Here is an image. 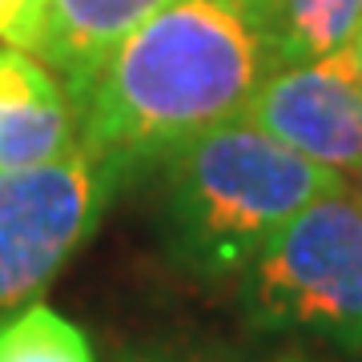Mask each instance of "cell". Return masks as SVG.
I'll return each instance as SVG.
<instances>
[{"label":"cell","mask_w":362,"mask_h":362,"mask_svg":"<svg viewBox=\"0 0 362 362\" xmlns=\"http://www.w3.org/2000/svg\"><path fill=\"white\" fill-rule=\"evenodd\" d=\"M278 65L282 49L258 0H165L73 97L81 145L125 181L242 117Z\"/></svg>","instance_id":"obj_1"},{"label":"cell","mask_w":362,"mask_h":362,"mask_svg":"<svg viewBox=\"0 0 362 362\" xmlns=\"http://www.w3.org/2000/svg\"><path fill=\"white\" fill-rule=\"evenodd\" d=\"M338 185V173L233 117L161 161L165 254L197 282H233L298 209Z\"/></svg>","instance_id":"obj_2"},{"label":"cell","mask_w":362,"mask_h":362,"mask_svg":"<svg viewBox=\"0 0 362 362\" xmlns=\"http://www.w3.org/2000/svg\"><path fill=\"white\" fill-rule=\"evenodd\" d=\"M242 314L254 330L362 354V197L338 185L298 209L250 262Z\"/></svg>","instance_id":"obj_3"},{"label":"cell","mask_w":362,"mask_h":362,"mask_svg":"<svg viewBox=\"0 0 362 362\" xmlns=\"http://www.w3.org/2000/svg\"><path fill=\"white\" fill-rule=\"evenodd\" d=\"M117 185L121 177L89 145L40 165L0 169V314L28 306L61 274Z\"/></svg>","instance_id":"obj_4"},{"label":"cell","mask_w":362,"mask_h":362,"mask_svg":"<svg viewBox=\"0 0 362 362\" xmlns=\"http://www.w3.org/2000/svg\"><path fill=\"white\" fill-rule=\"evenodd\" d=\"M242 117L338 177L362 173V85L350 49L278 65Z\"/></svg>","instance_id":"obj_5"},{"label":"cell","mask_w":362,"mask_h":362,"mask_svg":"<svg viewBox=\"0 0 362 362\" xmlns=\"http://www.w3.org/2000/svg\"><path fill=\"white\" fill-rule=\"evenodd\" d=\"M81 145L77 101L37 57L0 49V169L40 165Z\"/></svg>","instance_id":"obj_6"},{"label":"cell","mask_w":362,"mask_h":362,"mask_svg":"<svg viewBox=\"0 0 362 362\" xmlns=\"http://www.w3.org/2000/svg\"><path fill=\"white\" fill-rule=\"evenodd\" d=\"M165 0H52L49 61L77 97L109 49Z\"/></svg>","instance_id":"obj_7"},{"label":"cell","mask_w":362,"mask_h":362,"mask_svg":"<svg viewBox=\"0 0 362 362\" xmlns=\"http://www.w3.org/2000/svg\"><path fill=\"white\" fill-rule=\"evenodd\" d=\"M270 25L282 49V65L334 57L358 37L362 0H270Z\"/></svg>","instance_id":"obj_8"},{"label":"cell","mask_w":362,"mask_h":362,"mask_svg":"<svg viewBox=\"0 0 362 362\" xmlns=\"http://www.w3.org/2000/svg\"><path fill=\"white\" fill-rule=\"evenodd\" d=\"M0 362H93V350L69 318L28 302L0 314Z\"/></svg>","instance_id":"obj_9"},{"label":"cell","mask_w":362,"mask_h":362,"mask_svg":"<svg viewBox=\"0 0 362 362\" xmlns=\"http://www.w3.org/2000/svg\"><path fill=\"white\" fill-rule=\"evenodd\" d=\"M52 0H0V40L28 57H49Z\"/></svg>","instance_id":"obj_10"},{"label":"cell","mask_w":362,"mask_h":362,"mask_svg":"<svg viewBox=\"0 0 362 362\" xmlns=\"http://www.w3.org/2000/svg\"><path fill=\"white\" fill-rule=\"evenodd\" d=\"M350 61H354V73H358V85H362V28L354 37V45H350Z\"/></svg>","instance_id":"obj_11"},{"label":"cell","mask_w":362,"mask_h":362,"mask_svg":"<svg viewBox=\"0 0 362 362\" xmlns=\"http://www.w3.org/2000/svg\"><path fill=\"white\" fill-rule=\"evenodd\" d=\"M129 362H173V358H157V354H145V358H129Z\"/></svg>","instance_id":"obj_12"},{"label":"cell","mask_w":362,"mask_h":362,"mask_svg":"<svg viewBox=\"0 0 362 362\" xmlns=\"http://www.w3.org/2000/svg\"><path fill=\"white\" fill-rule=\"evenodd\" d=\"M258 8H262L266 16H270V0H258Z\"/></svg>","instance_id":"obj_13"},{"label":"cell","mask_w":362,"mask_h":362,"mask_svg":"<svg viewBox=\"0 0 362 362\" xmlns=\"http://www.w3.org/2000/svg\"><path fill=\"white\" fill-rule=\"evenodd\" d=\"M358 197H362V173H358Z\"/></svg>","instance_id":"obj_14"},{"label":"cell","mask_w":362,"mask_h":362,"mask_svg":"<svg viewBox=\"0 0 362 362\" xmlns=\"http://www.w3.org/2000/svg\"><path fill=\"white\" fill-rule=\"evenodd\" d=\"M282 362H302V358H282Z\"/></svg>","instance_id":"obj_15"}]
</instances>
